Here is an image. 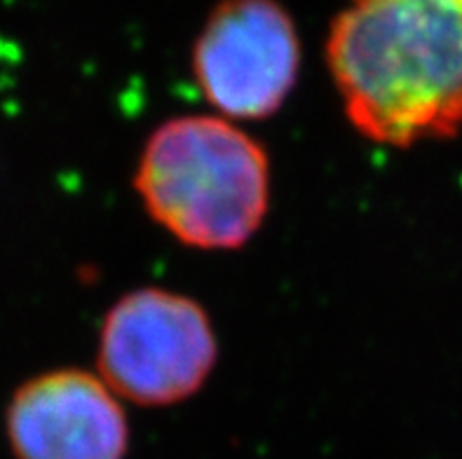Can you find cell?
Listing matches in <instances>:
<instances>
[{"instance_id":"obj_4","label":"cell","mask_w":462,"mask_h":459,"mask_svg":"<svg viewBox=\"0 0 462 459\" xmlns=\"http://www.w3.org/2000/svg\"><path fill=\"white\" fill-rule=\"evenodd\" d=\"M299 70V31L277 0H218L193 45L199 94L230 123L275 115Z\"/></svg>"},{"instance_id":"obj_2","label":"cell","mask_w":462,"mask_h":459,"mask_svg":"<svg viewBox=\"0 0 462 459\" xmlns=\"http://www.w3.org/2000/svg\"><path fill=\"white\" fill-rule=\"evenodd\" d=\"M134 190L146 214L181 244L242 249L268 216L270 157L226 117L179 115L148 136Z\"/></svg>"},{"instance_id":"obj_3","label":"cell","mask_w":462,"mask_h":459,"mask_svg":"<svg viewBox=\"0 0 462 459\" xmlns=\"http://www.w3.org/2000/svg\"><path fill=\"white\" fill-rule=\"evenodd\" d=\"M217 359L207 309L193 298L148 286L125 293L106 312L97 375L117 399L162 408L198 394Z\"/></svg>"},{"instance_id":"obj_1","label":"cell","mask_w":462,"mask_h":459,"mask_svg":"<svg viewBox=\"0 0 462 459\" xmlns=\"http://www.w3.org/2000/svg\"><path fill=\"white\" fill-rule=\"evenodd\" d=\"M327 66L371 143L411 148L462 132V0H347Z\"/></svg>"},{"instance_id":"obj_5","label":"cell","mask_w":462,"mask_h":459,"mask_svg":"<svg viewBox=\"0 0 462 459\" xmlns=\"http://www.w3.org/2000/svg\"><path fill=\"white\" fill-rule=\"evenodd\" d=\"M5 431L17 459H125L129 448L120 399L80 368L26 380L7 403Z\"/></svg>"}]
</instances>
